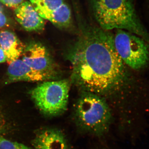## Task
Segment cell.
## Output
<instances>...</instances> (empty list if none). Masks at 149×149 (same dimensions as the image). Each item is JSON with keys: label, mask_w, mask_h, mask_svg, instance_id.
<instances>
[{"label": "cell", "mask_w": 149, "mask_h": 149, "mask_svg": "<svg viewBox=\"0 0 149 149\" xmlns=\"http://www.w3.org/2000/svg\"><path fill=\"white\" fill-rule=\"evenodd\" d=\"M76 121L85 132L101 136L107 132L113 117L109 106L103 97L83 92L75 109Z\"/></svg>", "instance_id": "3957f363"}, {"label": "cell", "mask_w": 149, "mask_h": 149, "mask_svg": "<svg viewBox=\"0 0 149 149\" xmlns=\"http://www.w3.org/2000/svg\"><path fill=\"white\" fill-rule=\"evenodd\" d=\"M6 120L2 111L0 109V133L5 128Z\"/></svg>", "instance_id": "9a60e30c"}, {"label": "cell", "mask_w": 149, "mask_h": 149, "mask_svg": "<svg viewBox=\"0 0 149 149\" xmlns=\"http://www.w3.org/2000/svg\"><path fill=\"white\" fill-rule=\"evenodd\" d=\"M41 17L56 27L67 29L72 22V12L65 0H29Z\"/></svg>", "instance_id": "52a82bcc"}, {"label": "cell", "mask_w": 149, "mask_h": 149, "mask_svg": "<svg viewBox=\"0 0 149 149\" xmlns=\"http://www.w3.org/2000/svg\"><path fill=\"white\" fill-rule=\"evenodd\" d=\"M0 149H32L24 144L10 141L0 133Z\"/></svg>", "instance_id": "7c38bea8"}, {"label": "cell", "mask_w": 149, "mask_h": 149, "mask_svg": "<svg viewBox=\"0 0 149 149\" xmlns=\"http://www.w3.org/2000/svg\"><path fill=\"white\" fill-rule=\"evenodd\" d=\"M1 10H1V8H0V12H1Z\"/></svg>", "instance_id": "e0dca14e"}, {"label": "cell", "mask_w": 149, "mask_h": 149, "mask_svg": "<svg viewBox=\"0 0 149 149\" xmlns=\"http://www.w3.org/2000/svg\"><path fill=\"white\" fill-rule=\"evenodd\" d=\"M14 10L17 21L26 31L40 32L45 28V19L37 13L29 1H24Z\"/></svg>", "instance_id": "9c48e42d"}, {"label": "cell", "mask_w": 149, "mask_h": 149, "mask_svg": "<svg viewBox=\"0 0 149 149\" xmlns=\"http://www.w3.org/2000/svg\"><path fill=\"white\" fill-rule=\"evenodd\" d=\"M72 82L82 92L101 96L119 93L131 76L115 47L114 34L100 27L86 26L68 53Z\"/></svg>", "instance_id": "6da1fadb"}, {"label": "cell", "mask_w": 149, "mask_h": 149, "mask_svg": "<svg viewBox=\"0 0 149 149\" xmlns=\"http://www.w3.org/2000/svg\"><path fill=\"white\" fill-rule=\"evenodd\" d=\"M22 60L33 70L42 74L48 80L57 78L58 72L56 65L49 51L42 44L31 42L25 46Z\"/></svg>", "instance_id": "8992f818"}, {"label": "cell", "mask_w": 149, "mask_h": 149, "mask_svg": "<svg viewBox=\"0 0 149 149\" xmlns=\"http://www.w3.org/2000/svg\"><path fill=\"white\" fill-rule=\"evenodd\" d=\"M0 46L9 63L19 58L25 47L16 34L9 30L0 31Z\"/></svg>", "instance_id": "8fae6325"}, {"label": "cell", "mask_w": 149, "mask_h": 149, "mask_svg": "<svg viewBox=\"0 0 149 149\" xmlns=\"http://www.w3.org/2000/svg\"><path fill=\"white\" fill-rule=\"evenodd\" d=\"M70 83L69 80H48L34 88L30 93L37 109L43 114L54 117L67 109Z\"/></svg>", "instance_id": "277c9868"}, {"label": "cell", "mask_w": 149, "mask_h": 149, "mask_svg": "<svg viewBox=\"0 0 149 149\" xmlns=\"http://www.w3.org/2000/svg\"><path fill=\"white\" fill-rule=\"evenodd\" d=\"M94 17L105 30L122 29L142 37L149 45V32L138 15L133 0H91Z\"/></svg>", "instance_id": "7a4b0ae2"}, {"label": "cell", "mask_w": 149, "mask_h": 149, "mask_svg": "<svg viewBox=\"0 0 149 149\" xmlns=\"http://www.w3.org/2000/svg\"><path fill=\"white\" fill-rule=\"evenodd\" d=\"M8 23V19L2 11L0 12V28L7 26Z\"/></svg>", "instance_id": "5bb4252c"}, {"label": "cell", "mask_w": 149, "mask_h": 149, "mask_svg": "<svg viewBox=\"0 0 149 149\" xmlns=\"http://www.w3.org/2000/svg\"><path fill=\"white\" fill-rule=\"evenodd\" d=\"M35 149H69L64 134L53 128H44L37 130L32 140Z\"/></svg>", "instance_id": "ba28073f"}, {"label": "cell", "mask_w": 149, "mask_h": 149, "mask_svg": "<svg viewBox=\"0 0 149 149\" xmlns=\"http://www.w3.org/2000/svg\"><path fill=\"white\" fill-rule=\"evenodd\" d=\"M7 75L8 82L9 83L19 81L34 82L47 81L43 75L33 70L20 59L9 63Z\"/></svg>", "instance_id": "30bf717a"}, {"label": "cell", "mask_w": 149, "mask_h": 149, "mask_svg": "<svg viewBox=\"0 0 149 149\" xmlns=\"http://www.w3.org/2000/svg\"><path fill=\"white\" fill-rule=\"evenodd\" d=\"M6 61V58L4 52L0 46V63L5 62Z\"/></svg>", "instance_id": "2e32d148"}, {"label": "cell", "mask_w": 149, "mask_h": 149, "mask_svg": "<svg viewBox=\"0 0 149 149\" xmlns=\"http://www.w3.org/2000/svg\"><path fill=\"white\" fill-rule=\"evenodd\" d=\"M115 47L124 63L131 69L140 70L149 63V45L142 37L122 29L114 34Z\"/></svg>", "instance_id": "5b68a950"}, {"label": "cell", "mask_w": 149, "mask_h": 149, "mask_svg": "<svg viewBox=\"0 0 149 149\" xmlns=\"http://www.w3.org/2000/svg\"><path fill=\"white\" fill-rule=\"evenodd\" d=\"M25 0H0V2L6 6L10 8H16Z\"/></svg>", "instance_id": "4fadbf2b"}]
</instances>
